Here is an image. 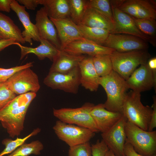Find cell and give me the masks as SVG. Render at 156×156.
<instances>
[{
    "label": "cell",
    "mask_w": 156,
    "mask_h": 156,
    "mask_svg": "<svg viewBox=\"0 0 156 156\" xmlns=\"http://www.w3.org/2000/svg\"><path fill=\"white\" fill-rule=\"evenodd\" d=\"M36 95L33 92L18 95L0 110V122L10 137L19 135L23 130L28 109Z\"/></svg>",
    "instance_id": "obj_1"
},
{
    "label": "cell",
    "mask_w": 156,
    "mask_h": 156,
    "mask_svg": "<svg viewBox=\"0 0 156 156\" xmlns=\"http://www.w3.org/2000/svg\"><path fill=\"white\" fill-rule=\"evenodd\" d=\"M99 85L105 90L107 99L103 104L107 110L122 113L123 105L129 89L126 80L113 70L108 75L100 77Z\"/></svg>",
    "instance_id": "obj_2"
},
{
    "label": "cell",
    "mask_w": 156,
    "mask_h": 156,
    "mask_svg": "<svg viewBox=\"0 0 156 156\" xmlns=\"http://www.w3.org/2000/svg\"><path fill=\"white\" fill-rule=\"evenodd\" d=\"M140 93L132 90L127 92L122 107V114L127 121L148 131L153 108L142 103Z\"/></svg>",
    "instance_id": "obj_3"
},
{
    "label": "cell",
    "mask_w": 156,
    "mask_h": 156,
    "mask_svg": "<svg viewBox=\"0 0 156 156\" xmlns=\"http://www.w3.org/2000/svg\"><path fill=\"white\" fill-rule=\"evenodd\" d=\"M125 129L126 140L136 152L144 156L156 155V131H145L127 120Z\"/></svg>",
    "instance_id": "obj_4"
},
{
    "label": "cell",
    "mask_w": 156,
    "mask_h": 156,
    "mask_svg": "<svg viewBox=\"0 0 156 156\" xmlns=\"http://www.w3.org/2000/svg\"><path fill=\"white\" fill-rule=\"evenodd\" d=\"M113 70L127 79L139 65L147 63L150 55L146 50L116 51L110 55Z\"/></svg>",
    "instance_id": "obj_5"
},
{
    "label": "cell",
    "mask_w": 156,
    "mask_h": 156,
    "mask_svg": "<svg viewBox=\"0 0 156 156\" xmlns=\"http://www.w3.org/2000/svg\"><path fill=\"white\" fill-rule=\"evenodd\" d=\"M94 106L92 103H86L77 108L53 109V113L54 116L61 121L87 128L97 133L99 131L90 114Z\"/></svg>",
    "instance_id": "obj_6"
},
{
    "label": "cell",
    "mask_w": 156,
    "mask_h": 156,
    "mask_svg": "<svg viewBox=\"0 0 156 156\" xmlns=\"http://www.w3.org/2000/svg\"><path fill=\"white\" fill-rule=\"evenodd\" d=\"M53 129L58 138L69 147L89 142L95 135L92 130L57 120Z\"/></svg>",
    "instance_id": "obj_7"
},
{
    "label": "cell",
    "mask_w": 156,
    "mask_h": 156,
    "mask_svg": "<svg viewBox=\"0 0 156 156\" xmlns=\"http://www.w3.org/2000/svg\"><path fill=\"white\" fill-rule=\"evenodd\" d=\"M80 78L78 66L66 73L49 72L44 79L43 83L52 89L76 94L80 85Z\"/></svg>",
    "instance_id": "obj_8"
},
{
    "label": "cell",
    "mask_w": 156,
    "mask_h": 156,
    "mask_svg": "<svg viewBox=\"0 0 156 156\" xmlns=\"http://www.w3.org/2000/svg\"><path fill=\"white\" fill-rule=\"evenodd\" d=\"M6 83L8 88L16 95L29 92L36 93L40 88L38 77L30 68L17 72Z\"/></svg>",
    "instance_id": "obj_9"
},
{
    "label": "cell",
    "mask_w": 156,
    "mask_h": 156,
    "mask_svg": "<svg viewBox=\"0 0 156 156\" xmlns=\"http://www.w3.org/2000/svg\"><path fill=\"white\" fill-rule=\"evenodd\" d=\"M127 120L123 115L111 128L101 134L102 140L109 150L116 156H125L124 146L126 136L125 125Z\"/></svg>",
    "instance_id": "obj_10"
},
{
    "label": "cell",
    "mask_w": 156,
    "mask_h": 156,
    "mask_svg": "<svg viewBox=\"0 0 156 156\" xmlns=\"http://www.w3.org/2000/svg\"><path fill=\"white\" fill-rule=\"evenodd\" d=\"M111 5L114 20V30L112 34L130 35L145 41H151L153 38L144 34L139 29L131 16L118 7Z\"/></svg>",
    "instance_id": "obj_11"
},
{
    "label": "cell",
    "mask_w": 156,
    "mask_h": 156,
    "mask_svg": "<svg viewBox=\"0 0 156 156\" xmlns=\"http://www.w3.org/2000/svg\"><path fill=\"white\" fill-rule=\"evenodd\" d=\"M156 72L151 69L147 63L140 65L126 80L129 88L140 93L155 87Z\"/></svg>",
    "instance_id": "obj_12"
},
{
    "label": "cell",
    "mask_w": 156,
    "mask_h": 156,
    "mask_svg": "<svg viewBox=\"0 0 156 156\" xmlns=\"http://www.w3.org/2000/svg\"><path fill=\"white\" fill-rule=\"evenodd\" d=\"M103 46L119 52L146 50L148 45L138 37L129 35L110 33Z\"/></svg>",
    "instance_id": "obj_13"
},
{
    "label": "cell",
    "mask_w": 156,
    "mask_h": 156,
    "mask_svg": "<svg viewBox=\"0 0 156 156\" xmlns=\"http://www.w3.org/2000/svg\"><path fill=\"white\" fill-rule=\"evenodd\" d=\"M62 50L71 54H87L91 57L99 55H110L116 51L85 38L71 42Z\"/></svg>",
    "instance_id": "obj_14"
},
{
    "label": "cell",
    "mask_w": 156,
    "mask_h": 156,
    "mask_svg": "<svg viewBox=\"0 0 156 156\" xmlns=\"http://www.w3.org/2000/svg\"><path fill=\"white\" fill-rule=\"evenodd\" d=\"M36 24L41 38L47 40L60 49L61 44L56 29L49 17L46 8L43 7L38 10L36 15Z\"/></svg>",
    "instance_id": "obj_15"
},
{
    "label": "cell",
    "mask_w": 156,
    "mask_h": 156,
    "mask_svg": "<svg viewBox=\"0 0 156 156\" xmlns=\"http://www.w3.org/2000/svg\"><path fill=\"white\" fill-rule=\"evenodd\" d=\"M50 19L54 23L62 50L71 42L84 38L78 25L70 17L63 19Z\"/></svg>",
    "instance_id": "obj_16"
},
{
    "label": "cell",
    "mask_w": 156,
    "mask_h": 156,
    "mask_svg": "<svg viewBox=\"0 0 156 156\" xmlns=\"http://www.w3.org/2000/svg\"><path fill=\"white\" fill-rule=\"evenodd\" d=\"M118 8L132 17L155 20L156 11L150 1L145 0H124Z\"/></svg>",
    "instance_id": "obj_17"
},
{
    "label": "cell",
    "mask_w": 156,
    "mask_h": 156,
    "mask_svg": "<svg viewBox=\"0 0 156 156\" xmlns=\"http://www.w3.org/2000/svg\"><path fill=\"white\" fill-rule=\"evenodd\" d=\"M11 9L16 14L23 24L24 30L21 34L24 40L31 45L33 44L32 40L40 42L41 38L35 24L30 21L29 13L25 8L20 5L17 0H13L11 5Z\"/></svg>",
    "instance_id": "obj_18"
},
{
    "label": "cell",
    "mask_w": 156,
    "mask_h": 156,
    "mask_svg": "<svg viewBox=\"0 0 156 156\" xmlns=\"http://www.w3.org/2000/svg\"><path fill=\"white\" fill-rule=\"evenodd\" d=\"M99 130L104 132L113 126L122 117V113L108 111L103 103L94 105L90 112Z\"/></svg>",
    "instance_id": "obj_19"
},
{
    "label": "cell",
    "mask_w": 156,
    "mask_h": 156,
    "mask_svg": "<svg viewBox=\"0 0 156 156\" xmlns=\"http://www.w3.org/2000/svg\"><path fill=\"white\" fill-rule=\"evenodd\" d=\"M80 84L86 90L96 91L99 85L100 77L94 68L92 57H85L79 65Z\"/></svg>",
    "instance_id": "obj_20"
},
{
    "label": "cell",
    "mask_w": 156,
    "mask_h": 156,
    "mask_svg": "<svg viewBox=\"0 0 156 156\" xmlns=\"http://www.w3.org/2000/svg\"><path fill=\"white\" fill-rule=\"evenodd\" d=\"M86 57L68 53L61 50L53 61L49 72L66 73L79 66L80 62Z\"/></svg>",
    "instance_id": "obj_21"
},
{
    "label": "cell",
    "mask_w": 156,
    "mask_h": 156,
    "mask_svg": "<svg viewBox=\"0 0 156 156\" xmlns=\"http://www.w3.org/2000/svg\"><path fill=\"white\" fill-rule=\"evenodd\" d=\"M40 44L36 47H31L22 45L18 42L16 45L21 49L20 60L22 59L26 55L33 53L36 55L40 60L46 58L53 61L59 53L60 50L57 49L49 41L41 38Z\"/></svg>",
    "instance_id": "obj_22"
},
{
    "label": "cell",
    "mask_w": 156,
    "mask_h": 156,
    "mask_svg": "<svg viewBox=\"0 0 156 156\" xmlns=\"http://www.w3.org/2000/svg\"><path fill=\"white\" fill-rule=\"evenodd\" d=\"M40 4L46 8L49 18L59 19L70 17L68 0H40Z\"/></svg>",
    "instance_id": "obj_23"
},
{
    "label": "cell",
    "mask_w": 156,
    "mask_h": 156,
    "mask_svg": "<svg viewBox=\"0 0 156 156\" xmlns=\"http://www.w3.org/2000/svg\"><path fill=\"white\" fill-rule=\"evenodd\" d=\"M80 24L89 27L105 29L112 34L114 30V25L109 19L89 7Z\"/></svg>",
    "instance_id": "obj_24"
},
{
    "label": "cell",
    "mask_w": 156,
    "mask_h": 156,
    "mask_svg": "<svg viewBox=\"0 0 156 156\" xmlns=\"http://www.w3.org/2000/svg\"><path fill=\"white\" fill-rule=\"evenodd\" d=\"M0 33L5 39H13L22 44L25 42L21 29L10 18L0 12Z\"/></svg>",
    "instance_id": "obj_25"
},
{
    "label": "cell",
    "mask_w": 156,
    "mask_h": 156,
    "mask_svg": "<svg viewBox=\"0 0 156 156\" xmlns=\"http://www.w3.org/2000/svg\"><path fill=\"white\" fill-rule=\"evenodd\" d=\"M78 25L84 38L102 45L110 33L109 31L103 29L89 27L81 24Z\"/></svg>",
    "instance_id": "obj_26"
},
{
    "label": "cell",
    "mask_w": 156,
    "mask_h": 156,
    "mask_svg": "<svg viewBox=\"0 0 156 156\" xmlns=\"http://www.w3.org/2000/svg\"><path fill=\"white\" fill-rule=\"evenodd\" d=\"M92 57L94 68L100 77L108 75L113 70L110 55H99Z\"/></svg>",
    "instance_id": "obj_27"
},
{
    "label": "cell",
    "mask_w": 156,
    "mask_h": 156,
    "mask_svg": "<svg viewBox=\"0 0 156 156\" xmlns=\"http://www.w3.org/2000/svg\"><path fill=\"white\" fill-rule=\"evenodd\" d=\"M68 1L70 7V18L77 25H79L88 8L89 0Z\"/></svg>",
    "instance_id": "obj_28"
},
{
    "label": "cell",
    "mask_w": 156,
    "mask_h": 156,
    "mask_svg": "<svg viewBox=\"0 0 156 156\" xmlns=\"http://www.w3.org/2000/svg\"><path fill=\"white\" fill-rule=\"evenodd\" d=\"M43 148L41 142L35 140L29 143H24L8 156H28L32 154L39 155Z\"/></svg>",
    "instance_id": "obj_29"
},
{
    "label": "cell",
    "mask_w": 156,
    "mask_h": 156,
    "mask_svg": "<svg viewBox=\"0 0 156 156\" xmlns=\"http://www.w3.org/2000/svg\"><path fill=\"white\" fill-rule=\"evenodd\" d=\"M40 131L41 129L37 128L24 138H21L17 137L15 140H12L8 138L4 139L2 141V143L5 147L4 150L0 153V156H3L11 153L21 145L25 143V141L28 139L31 136L36 135Z\"/></svg>",
    "instance_id": "obj_30"
},
{
    "label": "cell",
    "mask_w": 156,
    "mask_h": 156,
    "mask_svg": "<svg viewBox=\"0 0 156 156\" xmlns=\"http://www.w3.org/2000/svg\"><path fill=\"white\" fill-rule=\"evenodd\" d=\"M110 5L108 0H89V8L107 18L114 25V20Z\"/></svg>",
    "instance_id": "obj_31"
},
{
    "label": "cell",
    "mask_w": 156,
    "mask_h": 156,
    "mask_svg": "<svg viewBox=\"0 0 156 156\" xmlns=\"http://www.w3.org/2000/svg\"><path fill=\"white\" fill-rule=\"evenodd\" d=\"M132 18L137 26L142 33L152 38H155L156 30L155 20Z\"/></svg>",
    "instance_id": "obj_32"
},
{
    "label": "cell",
    "mask_w": 156,
    "mask_h": 156,
    "mask_svg": "<svg viewBox=\"0 0 156 156\" xmlns=\"http://www.w3.org/2000/svg\"><path fill=\"white\" fill-rule=\"evenodd\" d=\"M68 156H92L89 142L69 147Z\"/></svg>",
    "instance_id": "obj_33"
},
{
    "label": "cell",
    "mask_w": 156,
    "mask_h": 156,
    "mask_svg": "<svg viewBox=\"0 0 156 156\" xmlns=\"http://www.w3.org/2000/svg\"><path fill=\"white\" fill-rule=\"evenodd\" d=\"M8 87L5 82H0V110L16 96Z\"/></svg>",
    "instance_id": "obj_34"
},
{
    "label": "cell",
    "mask_w": 156,
    "mask_h": 156,
    "mask_svg": "<svg viewBox=\"0 0 156 156\" xmlns=\"http://www.w3.org/2000/svg\"><path fill=\"white\" fill-rule=\"evenodd\" d=\"M33 62L13 67L5 68H0V82H5L17 72L24 69L31 68L33 66Z\"/></svg>",
    "instance_id": "obj_35"
},
{
    "label": "cell",
    "mask_w": 156,
    "mask_h": 156,
    "mask_svg": "<svg viewBox=\"0 0 156 156\" xmlns=\"http://www.w3.org/2000/svg\"><path fill=\"white\" fill-rule=\"evenodd\" d=\"M92 156H105L109 150L104 142L98 140L95 143L91 145Z\"/></svg>",
    "instance_id": "obj_36"
},
{
    "label": "cell",
    "mask_w": 156,
    "mask_h": 156,
    "mask_svg": "<svg viewBox=\"0 0 156 156\" xmlns=\"http://www.w3.org/2000/svg\"><path fill=\"white\" fill-rule=\"evenodd\" d=\"M18 2L24 5L27 9L35 10L38 5L40 4V0H18Z\"/></svg>",
    "instance_id": "obj_37"
},
{
    "label": "cell",
    "mask_w": 156,
    "mask_h": 156,
    "mask_svg": "<svg viewBox=\"0 0 156 156\" xmlns=\"http://www.w3.org/2000/svg\"><path fill=\"white\" fill-rule=\"evenodd\" d=\"M153 110L148 130L149 131H153V129L156 127V98L155 96L153 97Z\"/></svg>",
    "instance_id": "obj_38"
},
{
    "label": "cell",
    "mask_w": 156,
    "mask_h": 156,
    "mask_svg": "<svg viewBox=\"0 0 156 156\" xmlns=\"http://www.w3.org/2000/svg\"><path fill=\"white\" fill-rule=\"evenodd\" d=\"M124 153L125 156H144L136 152L133 146L126 140L124 146ZM153 156H156V155Z\"/></svg>",
    "instance_id": "obj_39"
},
{
    "label": "cell",
    "mask_w": 156,
    "mask_h": 156,
    "mask_svg": "<svg viewBox=\"0 0 156 156\" xmlns=\"http://www.w3.org/2000/svg\"><path fill=\"white\" fill-rule=\"evenodd\" d=\"M13 0H0V11L8 13L10 12Z\"/></svg>",
    "instance_id": "obj_40"
},
{
    "label": "cell",
    "mask_w": 156,
    "mask_h": 156,
    "mask_svg": "<svg viewBox=\"0 0 156 156\" xmlns=\"http://www.w3.org/2000/svg\"><path fill=\"white\" fill-rule=\"evenodd\" d=\"M18 42L11 39H3L0 40V51L12 45H16Z\"/></svg>",
    "instance_id": "obj_41"
},
{
    "label": "cell",
    "mask_w": 156,
    "mask_h": 156,
    "mask_svg": "<svg viewBox=\"0 0 156 156\" xmlns=\"http://www.w3.org/2000/svg\"><path fill=\"white\" fill-rule=\"evenodd\" d=\"M147 64L151 69L154 71H156V58L155 57L150 59Z\"/></svg>",
    "instance_id": "obj_42"
},
{
    "label": "cell",
    "mask_w": 156,
    "mask_h": 156,
    "mask_svg": "<svg viewBox=\"0 0 156 156\" xmlns=\"http://www.w3.org/2000/svg\"><path fill=\"white\" fill-rule=\"evenodd\" d=\"M105 156H116L112 151L109 150L106 153Z\"/></svg>",
    "instance_id": "obj_43"
},
{
    "label": "cell",
    "mask_w": 156,
    "mask_h": 156,
    "mask_svg": "<svg viewBox=\"0 0 156 156\" xmlns=\"http://www.w3.org/2000/svg\"><path fill=\"white\" fill-rule=\"evenodd\" d=\"M3 39H5L3 36V35L1 34L0 33V40Z\"/></svg>",
    "instance_id": "obj_44"
}]
</instances>
